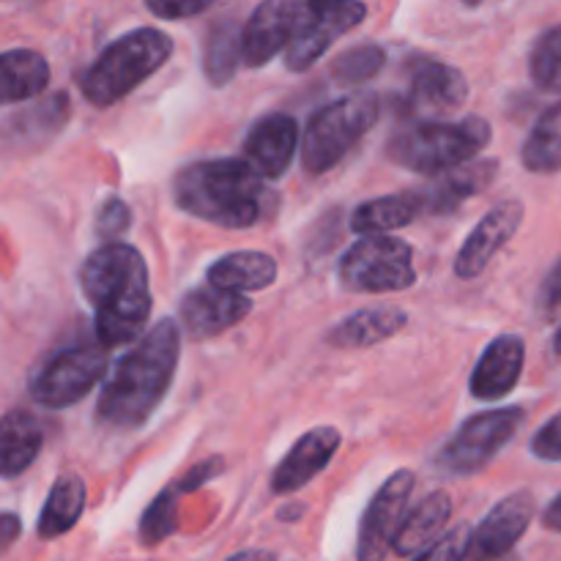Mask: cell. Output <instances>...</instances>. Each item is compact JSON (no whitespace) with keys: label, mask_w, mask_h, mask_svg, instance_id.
<instances>
[{"label":"cell","mask_w":561,"mask_h":561,"mask_svg":"<svg viewBox=\"0 0 561 561\" xmlns=\"http://www.w3.org/2000/svg\"><path fill=\"white\" fill-rule=\"evenodd\" d=\"M367 16L365 3H354V0H345V3H316L310 22L305 25V31L299 33L290 49L285 53V64L290 71H307L340 36H345L348 31H354L362 20Z\"/></svg>","instance_id":"13"},{"label":"cell","mask_w":561,"mask_h":561,"mask_svg":"<svg viewBox=\"0 0 561 561\" xmlns=\"http://www.w3.org/2000/svg\"><path fill=\"white\" fill-rule=\"evenodd\" d=\"M179 312L181 327L186 329L190 337L208 340L244 321L252 312V301L244 294L214 288V285H201V288H192L181 299Z\"/></svg>","instance_id":"15"},{"label":"cell","mask_w":561,"mask_h":561,"mask_svg":"<svg viewBox=\"0 0 561 561\" xmlns=\"http://www.w3.org/2000/svg\"><path fill=\"white\" fill-rule=\"evenodd\" d=\"M104 373H107L104 348L75 345L42 362L31 378V394L44 409H69L102 381Z\"/></svg>","instance_id":"9"},{"label":"cell","mask_w":561,"mask_h":561,"mask_svg":"<svg viewBox=\"0 0 561 561\" xmlns=\"http://www.w3.org/2000/svg\"><path fill=\"white\" fill-rule=\"evenodd\" d=\"M337 277L351 294H392L416 283L414 250L398 236H365L340 257Z\"/></svg>","instance_id":"7"},{"label":"cell","mask_w":561,"mask_h":561,"mask_svg":"<svg viewBox=\"0 0 561 561\" xmlns=\"http://www.w3.org/2000/svg\"><path fill=\"white\" fill-rule=\"evenodd\" d=\"M491 140V121L480 115L463 121H411L389 137L387 157L405 170L436 175L469 164Z\"/></svg>","instance_id":"4"},{"label":"cell","mask_w":561,"mask_h":561,"mask_svg":"<svg viewBox=\"0 0 561 561\" xmlns=\"http://www.w3.org/2000/svg\"><path fill=\"white\" fill-rule=\"evenodd\" d=\"M531 453L540 460H561V411L537 431Z\"/></svg>","instance_id":"35"},{"label":"cell","mask_w":561,"mask_h":561,"mask_svg":"<svg viewBox=\"0 0 561 561\" xmlns=\"http://www.w3.org/2000/svg\"><path fill=\"white\" fill-rule=\"evenodd\" d=\"M82 510H85V482L77 474H60L49 488V496L38 515V537L55 540V537L71 531L80 520Z\"/></svg>","instance_id":"26"},{"label":"cell","mask_w":561,"mask_h":561,"mask_svg":"<svg viewBox=\"0 0 561 561\" xmlns=\"http://www.w3.org/2000/svg\"><path fill=\"white\" fill-rule=\"evenodd\" d=\"M405 323H409V312L403 307H370V310H359L343 318L327 340L334 348H370V345L394 337Z\"/></svg>","instance_id":"23"},{"label":"cell","mask_w":561,"mask_h":561,"mask_svg":"<svg viewBox=\"0 0 561 561\" xmlns=\"http://www.w3.org/2000/svg\"><path fill=\"white\" fill-rule=\"evenodd\" d=\"M414 474L409 469H400L378 488L376 496L370 499L362 518L359 546H356V559L359 561H383L394 548L398 531L405 520V504H409L411 491H414Z\"/></svg>","instance_id":"11"},{"label":"cell","mask_w":561,"mask_h":561,"mask_svg":"<svg viewBox=\"0 0 561 561\" xmlns=\"http://www.w3.org/2000/svg\"><path fill=\"white\" fill-rule=\"evenodd\" d=\"M179 493L175 488H164L157 499L151 502V507L146 510L140 520V540L142 546L153 548L162 540H168L175 531V513H179Z\"/></svg>","instance_id":"32"},{"label":"cell","mask_w":561,"mask_h":561,"mask_svg":"<svg viewBox=\"0 0 561 561\" xmlns=\"http://www.w3.org/2000/svg\"><path fill=\"white\" fill-rule=\"evenodd\" d=\"M466 102H469V80L463 71L442 60L420 58L409 69V85L400 107L409 118L433 121L431 115H449Z\"/></svg>","instance_id":"12"},{"label":"cell","mask_w":561,"mask_h":561,"mask_svg":"<svg viewBox=\"0 0 561 561\" xmlns=\"http://www.w3.org/2000/svg\"><path fill=\"white\" fill-rule=\"evenodd\" d=\"M383 64H387V49L381 44H359L334 58L332 80L348 88L365 85L383 69Z\"/></svg>","instance_id":"30"},{"label":"cell","mask_w":561,"mask_h":561,"mask_svg":"<svg viewBox=\"0 0 561 561\" xmlns=\"http://www.w3.org/2000/svg\"><path fill=\"white\" fill-rule=\"evenodd\" d=\"M181 359V327L173 318L153 323L104 378L96 403L99 425L135 431L159 409Z\"/></svg>","instance_id":"1"},{"label":"cell","mask_w":561,"mask_h":561,"mask_svg":"<svg viewBox=\"0 0 561 561\" xmlns=\"http://www.w3.org/2000/svg\"><path fill=\"white\" fill-rule=\"evenodd\" d=\"M173 55V38L159 27H137L115 38L80 77L85 102L110 107L129 96L137 85L157 75Z\"/></svg>","instance_id":"5"},{"label":"cell","mask_w":561,"mask_h":561,"mask_svg":"<svg viewBox=\"0 0 561 561\" xmlns=\"http://www.w3.org/2000/svg\"><path fill=\"white\" fill-rule=\"evenodd\" d=\"M340 442H343L340 431L329 425L312 427L305 436H299V442L288 449V455L274 469L272 491L279 493V496L301 491L307 482L316 480L332 463V458L340 449Z\"/></svg>","instance_id":"18"},{"label":"cell","mask_w":561,"mask_h":561,"mask_svg":"<svg viewBox=\"0 0 561 561\" xmlns=\"http://www.w3.org/2000/svg\"><path fill=\"white\" fill-rule=\"evenodd\" d=\"M529 71L542 91L561 93V25L548 27L537 38L529 55Z\"/></svg>","instance_id":"31"},{"label":"cell","mask_w":561,"mask_h":561,"mask_svg":"<svg viewBox=\"0 0 561 561\" xmlns=\"http://www.w3.org/2000/svg\"><path fill=\"white\" fill-rule=\"evenodd\" d=\"M474 542V531L469 524H460L449 529L438 542H433L425 553H420L414 561H466Z\"/></svg>","instance_id":"33"},{"label":"cell","mask_w":561,"mask_h":561,"mask_svg":"<svg viewBox=\"0 0 561 561\" xmlns=\"http://www.w3.org/2000/svg\"><path fill=\"white\" fill-rule=\"evenodd\" d=\"M301 515H305V504H296V507L279 510L277 518L279 520H296V518H301Z\"/></svg>","instance_id":"42"},{"label":"cell","mask_w":561,"mask_h":561,"mask_svg":"<svg viewBox=\"0 0 561 561\" xmlns=\"http://www.w3.org/2000/svg\"><path fill=\"white\" fill-rule=\"evenodd\" d=\"M520 222H524V203L520 201H504L493 206L460 247L458 257H455V274L460 279L480 277L493 255L513 239Z\"/></svg>","instance_id":"16"},{"label":"cell","mask_w":561,"mask_h":561,"mask_svg":"<svg viewBox=\"0 0 561 561\" xmlns=\"http://www.w3.org/2000/svg\"><path fill=\"white\" fill-rule=\"evenodd\" d=\"M520 162L531 173H557L561 170V102L551 104L537 118L535 129L520 148Z\"/></svg>","instance_id":"29"},{"label":"cell","mask_w":561,"mask_h":561,"mask_svg":"<svg viewBox=\"0 0 561 561\" xmlns=\"http://www.w3.org/2000/svg\"><path fill=\"white\" fill-rule=\"evenodd\" d=\"M526 345L520 334H502L482 351L471 373L469 389L480 400H502L513 392L524 370Z\"/></svg>","instance_id":"19"},{"label":"cell","mask_w":561,"mask_h":561,"mask_svg":"<svg viewBox=\"0 0 561 561\" xmlns=\"http://www.w3.org/2000/svg\"><path fill=\"white\" fill-rule=\"evenodd\" d=\"M80 285L93 305V332L104 351L137 343L146 334L153 299L140 250L124 241L102 244L82 263Z\"/></svg>","instance_id":"2"},{"label":"cell","mask_w":561,"mask_h":561,"mask_svg":"<svg viewBox=\"0 0 561 561\" xmlns=\"http://www.w3.org/2000/svg\"><path fill=\"white\" fill-rule=\"evenodd\" d=\"M173 201L190 217L247 230L277 211V195L244 159H206L173 179Z\"/></svg>","instance_id":"3"},{"label":"cell","mask_w":561,"mask_h":561,"mask_svg":"<svg viewBox=\"0 0 561 561\" xmlns=\"http://www.w3.org/2000/svg\"><path fill=\"white\" fill-rule=\"evenodd\" d=\"M228 561H277V553L263 551V548H252V551L236 553V557H230Z\"/></svg>","instance_id":"41"},{"label":"cell","mask_w":561,"mask_h":561,"mask_svg":"<svg viewBox=\"0 0 561 561\" xmlns=\"http://www.w3.org/2000/svg\"><path fill=\"white\" fill-rule=\"evenodd\" d=\"M0 69H3V104L25 102L49 85V64L36 49H5Z\"/></svg>","instance_id":"27"},{"label":"cell","mask_w":561,"mask_h":561,"mask_svg":"<svg viewBox=\"0 0 561 561\" xmlns=\"http://www.w3.org/2000/svg\"><path fill=\"white\" fill-rule=\"evenodd\" d=\"M540 307L546 312H553L561 307V261L551 268V274L546 277L540 288Z\"/></svg>","instance_id":"38"},{"label":"cell","mask_w":561,"mask_h":561,"mask_svg":"<svg viewBox=\"0 0 561 561\" xmlns=\"http://www.w3.org/2000/svg\"><path fill=\"white\" fill-rule=\"evenodd\" d=\"M553 351H557V354H561V327H559L557 337H553Z\"/></svg>","instance_id":"43"},{"label":"cell","mask_w":561,"mask_h":561,"mask_svg":"<svg viewBox=\"0 0 561 561\" xmlns=\"http://www.w3.org/2000/svg\"><path fill=\"white\" fill-rule=\"evenodd\" d=\"M381 113V99L373 91H354L312 113L301 137V168L321 175L343 162L345 153L373 129Z\"/></svg>","instance_id":"6"},{"label":"cell","mask_w":561,"mask_h":561,"mask_svg":"<svg viewBox=\"0 0 561 561\" xmlns=\"http://www.w3.org/2000/svg\"><path fill=\"white\" fill-rule=\"evenodd\" d=\"M222 469H225V466H222V460H219V458L206 460V463H201V466H197V469H192L190 474H186L184 480H181L179 491H181V493L195 491V488H201L203 482L211 480V477H214V474H219V471H222Z\"/></svg>","instance_id":"37"},{"label":"cell","mask_w":561,"mask_h":561,"mask_svg":"<svg viewBox=\"0 0 561 561\" xmlns=\"http://www.w3.org/2000/svg\"><path fill=\"white\" fill-rule=\"evenodd\" d=\"M299 148V124L294 115L272 113L257 121L244 140V162L263 181L283 179Z\"/></svg>","instance_id":"17"},{"label":"cell","mask_w":561,"mask_h":561,"mask_svg":"<svg viewBox=\"0 0 561 561\" xmlns=\"http://www.w3.org/2000/svg\"><path fill=\"white\" fill-rule=\"evenodd\" d=\"M44 447V427L27 411H9L3 416V477L14 480L31 469Z\"/></svg>","instance_id":"28"},{"label":"cell","mask_w":561,"mask_h":561,"mask_svg":"<svg viewBox=\"0 0 561 561\" xmlns=\"http://www.w3.org/2000/svg\"><path fill=\"white\" fill-rule=\"evenodd\" d=\"M148 11L159 20H184V16H195L203 14L206 9H211V0H186V3H148Z\"/></svg>","instance_id":"36"},{"label":"cell","mask_w":561,"mask_h":561,"mask_svg":"<svg viewBox=\"0 0 561 561\" xmlns=\"http://www.w3.org/2000/svg\"><path fill=\"white\" fill-rule=\"evenodd\" d=\"M312 11H316V3H305V0H268L257 5L244 22V38H241L244 66L261 69L285 47L290 49V44L310 22Z\"/></svg>","instance_id":"10"},{"label":"cell","mask_w":561,"mask_h":561,"mask_svg":"<svg viewBox=\"0 0 561 561\" xmlns=\"http://www.w3.org/2000/svg\"><path fill=\"white\" fill-rule=\"evenodd\" d=\"M20 531H22L20 518H16L14 513H3V551H9V548L14 546V540Z\"/></svg>","instance_id":"39"},{"label":"cell","mask_w":561,"mask_h":561,"mask_svg":"<svg viewBox=\"0 0 561 561\" xmlns=\"http://www.w3.org/2000/svg\"><path fill=\"white\" fill-rule=\"evenodd\" d=\"M499 164L493 159H482V162H469L458 170H449L442 179L433 181L431 186L420 190L422 203H425V214H453L480 195L482 190L493 184L496 179Z\"/></svg>","instance_id":"20"},{"label":"cell","mask_w":561,"mask_h":561,"mask_svg":"<svg viewBox=\"0 0 561 561\" xmlns=\"http://www.w3.org/2000/svg\"><path fill=\"white\" fill-rule=\"evenodd\" d=\"M425 214L420 192H403V195H383L376 201H367L354 208L351 214V230L365 236H389V230L405 228L416 217Z\"/></svg>","instance_id":"24"},{"label":"cell","mask_w":561,"mask_h":561,"mask_svg":"<svg viewBox=\"0 0 561 561\" xmlns=\"http://www.w3.org/2000/svg\"><path fill=\"white\" fill-rule=\"evenodd\" d=\"M542 524H546L551 531H561V496H557L551 504H548L546 515H542Z\"/></svg>","instance_id":"40"},{"label":"cell","mask_w":561,"mask_h":561,"mask_svg":"<svg viewBox=\"0 0 561 561\" xmlns=\"http://www.w3.org/2000/svg\"><path fill=\"white\" fill-rule=\"evenodd\" d=\"M206 279L214 288L247 296L250 290H263L274 285V279H277V261L266 255V252L255 250L230 252V255H222L208 266Z\"/></svg>","instance_id":"22"},{"label":"cell","mask_w":561,"mask_h":561,"mask_svg":"<svg viewBox=\"0 0 561 561\" xmlns=\"http://www.w3.org/2000/svg\"><path fill=\"white\" fill-rule=\"evenodd\" d=\"M531 518H535V496L529 491L502 499L477 526L469 561H496L507 557L515 542L526 535Z\"/></svg>","instance_id":"14"},{"label":"cell","mask_w":561,"mask_h":561,"mask_svg":"<svg viewBox=\"0 0 561 561\" xmlns=\"http://www.w3.org/2000/svg\"><path fill=\"white\" fill-rule=\"evenodd\" d=\"M241 38H244V25L233 16L214 22L206 36L203 47V71L214 88L228 85L236 77L239 66L244 64L241 58Z\"/></svg>","instance_id":"25"},{"label":"cell","mask_w":561,"mask_h":561,"mask_svg":"<svg viewBox=\"0 0 561 561\" xmlns=\"http://www.w3.org/2000/svg\"><path fill=\"white\" fill-rule=\"evenodd\" d=\"M449 518H453V496L447 491L431 493L405 515L392 551L398 557H420L433 542L442 540Z\"/></svg>","instance_id":"21"},{"label":"cell","mask_w":561,"mask_h":561,"mask_svg":"<svg viewBox=\"0 0 561 561\" xmlns=\"http://www.w3.org/2000/svg\"><path fill=\"white\" fill-rule=\"evenodd\" d=\"M129 225H131L129 206H126L121 197H107L102 206V211H99V217H96L99 239H104L107 244H113L115 239H121V236L129 230Z\"/></svg>","instance_id":"34"},{"label":"cell","mask_w":561,"mask_h":561,"mask_svg":"<svg viewBox=\"0 0 561 561\" xmlns=\"http://www.w3.org/2000/svg\"><path fill=\"white\" fill-rule=\"evenodd\" d=\"M524 425V409L482 411L466 420L460 431L438 453L436 463L447 474L469 477L491 466V460L507 447Z\"/></svg>","instance_id":"8"}]
</instances>
